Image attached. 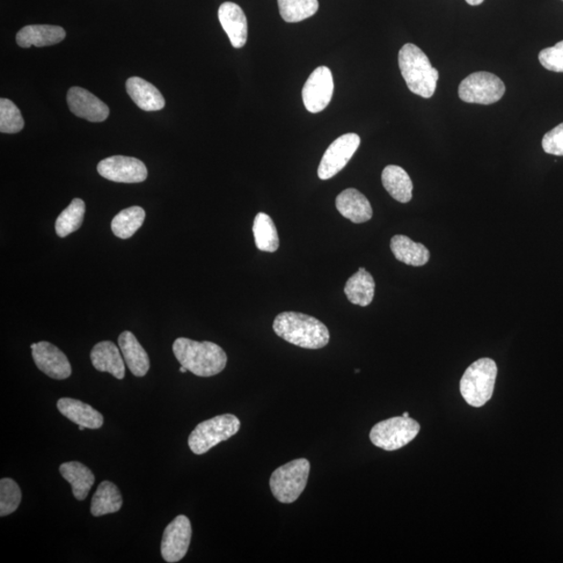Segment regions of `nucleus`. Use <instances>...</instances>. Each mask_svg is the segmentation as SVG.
<instances>
[{
    "instance_id": "9b49d317",
    "label": "nucleus",
    "mask_w": 563,
    "mask_h": 563,
    "mask_svg": "<svg viewBox=\"0 0 563 563\" xmlns=\"http://www.w3.org/2000/svg\"><path fill=\"white\" fill-rule=\"evenodd\" d=\"M98 172L102 178L127 184L142 182L149 175L142 161L126 156H113L100 161Z\"/></svg>"
},
{
    "instance_id": "412c9836",
    "label": "nucleus",
    "mask_w": 563,
    "mask_h": 563,
    "mask_svg": "<svg viewBox=\"0 0 563 563\" xmlns=\"http://www.w3.org/2000/svg\"><path fill=\"white\" fill-rule=\"evenodd\" d=\"M119 345L131 374L136 377H144L148 374L151 367L150 358L136 336L129 331L122 332L119 338Z\"/></svg>"
},
{
    "instance_id": "b1692460",
    "label": "nucleus",
    "mask_w": 563,
    "mask_h": 563,
    "mask_svg": "<svg viewBox=\"0 0 563 563\" xmlns=\"http://www.w3.org/2000/svg\"><path fill=\"white\" fill-rule=\"evenodd\" d=\"M391 252L400 262L411 266H422L430 259L428 248L404 235H396L391 241Z\"/></svg>"
},
{
    "instance_id": "2eb2a0df",
    "label": "nucleus",
    "mask_w": 563,
    "mask_h": 563,
    "mask_svg": "<svg viewBox=\"0 0 563 563\" xmlns=\"http://www.w3.org/2000/svg\"><path fill=\"white\" fill-rule=\"evenodd\" d=\"M218 19L232 43L233 47L241 48L247 41V19L241 7L234 3L219 6Z\"/></svg>"
},
{
    "instance_id": "c756f323",
    "label": "nucleus",
    "mask_w": 563,
    "mask_h": 563,
    "mask_svg": "<svg viewBox=\"0 0 563 563\" xmlns=\"http://www.w3.org/2000/svg\"><path fill=\"white\" fill-rule=\"evenodd\" d=\"M284 21L296 24L308 19L318 10V0H277Z\"/></svg>"
},
{
    "instance_id": "bb28decb",
    "label": "nucleus",
    "mask_w": 563,
    "mask_h": 563,
    "mask_svg": "<svg viewBox=\"0 0 563 563\" xmlns=\"http://www.w3.org/2000/svg\"><path fill=\"white\" fill-rule=\"evenodd\" d=\"M255 246L259 251L275 253L280 245L279 235L273 219L260 212L255 217L253 226Z\"/></svg>"
},
{
    "instance_id": "6e6552de",
    "label": "nucleus",
    "mask_w": 563,
    "mask_h": 563,
    "mask_svg": "<svg viewBox=\"0 0 563 563\" xmlns=\"http://www.w3.org/2000/svg\"><path fill=\"white\" fill-rule=\"evenodd\" d=\"M506 88L503 80L491 72H474L459 86V98L469 104L492 105L499 101Z\"/></svg>"
},
{
    "instance_id": "cd10ccee",
    "label": "nucleus",
    "mask_w": 563,
    "mask_h": 563,
    "mask_svg": "<svg viewBox=\"0 0 563 563\" xmlns=\"http://www.w3.org/2000/svg\"><path fill=\"white\" fill-rule=\"evenodd\" d=\"M145 211L134 206L124 209L112 221L111 228L116 237L129 239L141 228L144 223Z\"/></svg>"
},
{
    "instance_id": "39448f33",
    "label": "nucleus",
    "mask_w": 563,
    "mask_h": 563,
    "mask_svg": "<svg viewBox=\"0 0 563 563\" xmlns=\"http://www.w3.org/2000/svg\"><path fill=\"white\" fill-rule=\"evenodd\" d=\"M310 467V463L305 458L277 467L269 480L275 498L284 504L296 502L305 491Z\"/></svg>"
},
{
    "instance_id": "2f4dec72",
    "label": "nucleus",
    "mask_w": 563,
    "mask_h": 563,
    "mask_svg": "<svg viewBox=\"0 0 563 563\" xmlns=\"http://www.w3.org/2000/svg\"><path fill=\"white\" fill-rule=\"evenodd\" d=\"M19 485L11 478L0 481V516H10L16 511L21 503Z\"/></svg>"
},
{
    "instance_id": "e433bc0d",
    "label": "nucleus",
    "mask_w": 563,
    "mask_h": 563,
    "mask_svg": "<svg viewBox=\"0 0 563 563\" xmlns=\"http://www.w3.org/2000/svg\"><path fill=\"white\" fill-rule=\"evenodd\" d=\"M409 415H411V414H409V412H404L403 413L404 418H409Z\"/></svg>"
},
{
    "instance_id": "5701e85b",
    "label": "nucleus",
    "mask_w": 563,
    "mask_h": 563,
    "mask_svg": "<svg viewBox=\"0 0 563 563\" xmlns=\"http://www.w3.org/2000/svg\"><path fill=\"white\" fill-rule=\"evenodd\" d=\"M376 284L374 277L364 267L349 277L346 284L345 294L354 305L367 307L374 299Z\"/></svg>"
},
{
    "instance_id": "ddd939ff",
    "label": "nucleus",
    "mask_w": 563,
    "mask_h": 563,
    "mask_svg": "<svg viewBox=\"0 0 563 563\" xmlns=\"http://www.w3.org/2000/svg\"><path fill=\"white\" fill-rule=\"evenodd\" d=\"M31 349L36 368L44 374L55 380L71 376V364L60 349L47 341L33 343Z\"/></svg>"
},
{
    "instance_id": "9d476101",
    "label": "nucleus",
    "mask_w": 563,
    "mask_h": 563,
    "mask_svg": "<svg viewBox=\"0 0 563 563\" xmlns=\"http://www.w3.org/2000/svg\"><path fill=\"white\" fill-rule=\"evenodd\" d=\"M334 82L330 69L326 66L314 70L303 88V101L310 113H319L330 104Z\"/></svg>"
},
{
    "instance_id": "dca6fc26",
    "label": "nucleus",
    "mask_w": 563,
    "mask_h": 563,
    "mask_svg": "<svg viewBox=\"0 0 563 563\" xmlns=\"http://www.w3.org/2000/svg\"><path fill=\"white\" fill-rule=\"evenodd\" d=\"M336 208L354 224L367 223L372 217L371 204L367 196L354 188L343 190L336 199Z\"/></svg>"
},
{
    "instance_id": "423d86ee",
    "label": "nucleus",
    "mask_w": 563,
    "mask_h": 563,
    "mask_svg": "<svg viewBox=\"0 0 563 563\" xmlns=\"http://www.w3.org/2000/svg\"><path fill=\"white\" fill-rule=\"evenodd\" d=\"M240 430V421L233 414H223L204 421L195 427L188 438V445L196 455H203L215 445L230 440Z\"/></svg>"
},
{
    "instance_id": "f704fd0d",
    "label": "nucleus",
    "mask_w": 563,
    "mask_h": 563,
    "mask_svg": "<svg viewBox=\"0 0 563 563\" xmlns=\"http://www.w3.org/2000/svg\"><path fill=\"white\" fill-rule=\"evenodd\" d=\"M465 2L470 5H479L484 4L485 0H465Z\"/></svg>"
},
{
    "instance_id": "c9c22d12",
    "label": "nucleus",
    "mask_w": 563,
    "mask_h": 563,
    "mask_svg": "<svg viewBox=\"0 0 563 563\" xmlns=\"http://www.w3.org/2000/svg\"><path fill=\"white\" fill-rule=\"evenodd\" d=\"M180 371L182 372V374H185V372H187L188 370L184 367H181Z\"/></svg>"
},
{
    "instance_id": "c85d7f7f",
    "label": "nucleus",
    "mask_w": 563,
    "mask_h": 563,
    "mask_svg": "<svg viewBox=\"0 0 563 563\" xmlns=\"http://www.w3.org/2000/svg\"><path fill=\"white\" fill-rule=\"evenodd\" d=\"M86 212L83 200L75 199L57 218L56 233L58 237L65 238L78 231L82 226Z\"/></svg>"
},
{
    "instance_id": "7ed1b4c3",
    "label": "nucleus",
    "mask_w": 563,
    "mask_h": 563,
    "mask_svg": "<svg viewBox=\"0 0 563 563\" xmlns=\"http://www.w3.org/2000/svg\"><path fill=\"white\" fill-rule=\"evenodd\" d=\"M399 66L409 90L423 99L433 97L440 72L420 47L405 44L399 53Z\"/></svg>"
},
{
    "instance_id": "473e14b6",
    "label": "nucleus",
    "mask_w": 563,
    "mask_h": 563,
    "mask_svg": "<svg viewBox=\"0 0 563 563\" xmlns=\"http://www.w3.org/2000/svg\"><path fill=\"white\" fill-rule=\"evenodd\" d=\"M539 62L547 70L563 72V41L539 53Z\"/></svg>"
},
{
    "instance_id": "1a4fd4ad",
    "label": "nucleus",
    "mask_w": 563,
    "mask_h": 563,
    "mask_svg": "<svg viewBox=\"0 0 563 563\" xmlns=\"http://www.w3.org/2000/svg\"><path fill=\"white\" fill-rule=\"evenodd\" d=\"M360 137L354 133L342 135L328 146L318 166V178L328 180L339 173L352 159L360 145Z\"/></svg>"
},
{
    "instance_id": "a211bd4d",
    "label": "nucleus",
    "mask_w": 563,
    "mask_h": 563,
    "mask_svg": "<svg viewBox=\"0 0 563 563\" xmlns=\"http://www.w3.org/2000/svg\"><path fill=\"white\" fill-rule=\"evenodd\" d=\"M90 358L95 370L109 372L119 380L126 376V361H123L120 349L112 341L98 343L92 349Z\"/></svg>"
},
{
    "instance_id": "4c0bfd02",
    "label": "nucleus",
    "mask_w": 563,
    "mask_h": 563,
    "mask_svg": "<svg viewBox=\"0 0 563 563\" xmlns=\"http://www.w3.org/2000/svg\"><path fill=\"white\" fill-rule=\"evenodd\" d=\"M79 431H84L86 428L84 426H78Z\"/></svg>"
},
{
    "instance_id": "6ab92c4d",
    "label": "nucleus",
    "mask_w": 563,
    "mask_h": 563,
    "mask_svg": "<svg viewBox=\"0 0 563 563\" xmlns=\"http://www.w3.org/2000/svg\"><path fill=\"white\" fill-rule=\"evenodd\" d=\"M66 32L61 26L38 25L21 28L16 36V42L22 48L33 46L44 47L54 46L65 39Z\"/></svg>"
},
{
    "instance_id": "20e7f679",
    "label": "nucleus",
    "mask_w": 563,
    "mask_h": 563,
    "mask_svg": "<svg viewBox=\"0 0 563 563\" xmlns=\"http://www.w3.org/2000/svg\"><path fill=\"white\" fill-rule=\"evenodd\" d=\"M498 368L491 358H481L467 369L460 381L466 403L473 407L485 406L492 399Z\"/></svg>"
},
{
    "instance_id": "aec40b11",
    "label": "nucleus",
    "mask_w": 563,
    "mask_h": 563,
    "mask_svg": "<svg viewBox=\"0 0 563 563\" xmlns=\"http://www.w3.org/2000/svg\"><path fill=\"white\" fill-rule=\"evenodd\" d=\"M127 92L131 100L143 111H160L165 107L163 95L155 86L141 78H130L127 80Z\"/></svg>"
},
{
    "instance_id": "72a5a7b5",
    "label": "nucleus",
    "mask_w": 563,
    "mask_h": 563,
    "mask_svg": "<svg viewBox=\"0 0 563 563\" xmlns=\"http://www.w3.org/2000/svg\"><path fill=\"white\" fill-rule=\"evenodd\" d=\"M543 149L549 155L563 156V122L543 138Z\"/></svg>"
},
{
    "instance_id": "4be33fe9",
    "label": "nucleus",
    "mask_w": 563,
    "mask_h": 563,
    "mask_svg": "<svg viewBox=\"0 0 563 563\" xmlns=\"http://www.w3.org/2000/svg\"><path fill=\"white\" fill-rule=\"evenodd\" d=\"M60 473L71 485L75 498L78 501H84L95 482L94 474L89 467L78 462L65 463L60 466Z\"/></svg>"
},
{
    "instance_id": "4468645a",
    "label": "nucleus",
    "mask_w": 563,
    "mask_h": 563,
    "mask_svg": "<svg viewBox=\"0 0 563 563\" xmlns=\"http://www.w3.org/2000/svg\"><path fill=\"white\" fill-rule=\"evenodd\" d=\"M68 104L73 114L90 122L105 121L109 114V107L104 101L80 87L70 88Z\"/></svg>"
},
{
    "instance_id": "393cba45",
    "label": "nucleus",
    "mask_w": 563,
    "mask_h": 563,
    "mask_svg": "<svg viewBox=\"0 0 563 563\" xmlns=\"http://www.w3.org/2000/svg\"><path fill=\"white\" fill-rule=\"evenodd\" d=\"M382 182L394 200L400 203H409L412 199L413 184L411 177L397 165H389L382 172Z\"/></svg>"
},
{
    "instance_id": "f8f14e48",
    "label": "nucleus",
    "mask_w": 563,
    "mask_h": 563,
    "mask_svg": "<svg viewBox=\"0 0 563 563\" xmlns=\"http://www.w3.org/2000/svg\"><path fill=\"white\" fill-rule=\"evenodd\" d=\"M193 527L189 518L179 516L167 526L161 543V554L166 562H179L186 557L192 542Z\"/></svg>"
},
{
    "instance_id": "f257e3e1",
    "label": "nucleus",
    "mask_w": 563,
    "mask_h": 563,
    "mask_svg": "<svg viewBox=\"0 0 563 563\" xmlns=\"http://www.w3.org/2000/svg\"><path fill=\"white\" fill-rule=\"evenodd\" d=\"M274 331L285 341L299 348L318 349L330 341V332L316 318L298 312H283L274 321Z\"/></svg>"
},
{
    "instance_id": "0eeeda50",
    "label": "nucleus",
    "mask_w": 563,
    "mask_h": 563,
    "mask_svg": "<svg viewBox=\"0 0 563 563\" xmlns=\"http://www.w3.org/2000/svg\"><path fill=\"white\" fill-rule=\"evenodd\" d=\"M420 423L403 415L380 422L370 434L372 444L385 451H397L405 447L418 436Z\"/></svg>"
},
{
    "instance_id": "f03ea898",
    "label": "nucleus",
    "mask_w": 563,
    "mask_h": 563,
    "mask_svg": "<svg viewBox=\"0 0 563 563\" xmlns=\"http://www.w3.org/2000/svg\"><path fill=\"white\" fill-rule=\"evenodd\" d=\"M172 350L182 367L197 377L216 376L228 362L224 350L211 341L199 342L181 338L173 342Z\"/></svg>"
},
{
    "instance_id": "f3484780",
    "label": "nucleus",
    "mask_w": 563,
    "mask_h": 563,
    "mask_svg": "<svg viewBox=\"0 0 563 563\" xmlns=\"http://www.w3.org/2000/svg\"><path fill=\"white\" fill-rule=\"evenodd\" d=\"M57 407L65 418L78 426L99 429L104 425V416L97 409L83 403L82 401L63 398L57 401Z\"/></svg>"
},
{
    "instance_id": "a878e982",
    "label": "nucleus",
    "mask_w": 563,
    "mask_h": 563,
    "mask_svg": "<svg viewBox=\"0 0 563 563\" xmlns=\"http://www.w3.org/2000/svg\"><path fill=\"white\" fill-rule=\"evenodd\" d=\"M122 504L120 488L113 482L102 481L91 501V515L98 517L119 513Z\"/></svg>"
},
{
    "instance_id": "7c9ffc66",
    "label": "nucleus",
    "mask_w": 563,
    "mask_h": 563,
    "mask_svg": "<svg viewBox=\"0 0 563 563\" xmlns=\"http://www.w3.org/2000/svg\"><path fill=\"white\" fill-rule=\"evenodd\" d=\"M24 128V117L18 107L10 99H0V131L4 134H16Z\"/></svg>"
}]
</instances>
